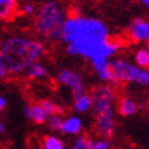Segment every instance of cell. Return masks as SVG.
Listing matches in <instances>:
<instances>
[{
    "label": "cell",
    "instance_id": "4",
    "mask_svg": "<svg viewBox=\"0 0 149 149\" xmlns=\"http://www.w3.org/2000/svg\"><path fill=\"white\" fill-rule=\"evenodd\" d=\"M111 70L120 82L149 86V70L147 69H141L137 65L130 64L125 60L115 59L111 61Z\"/></svg>",
    "mask_w": 149,
    "mask_h": 149
},
{
    "label": "cell",
    "instance_id": "24",
    "mask_svg": "<svg viewBox=\"0 0 149 149\" xmlns=\"http://www.w3.org/2000/svg\"><path fill=\"white\" fill-rule=\"evenodd\" d=\"M86 149H93V146H94V139L93 138H87L86 137Z\"/></svg>",
    "mask_w": 149,
    "mask_h": 149
},
{
    "label": "cell",
    "instance_id": "22",
    "mask_svg": "<svg viewBox=\"0 0 149 149\" xmlns=\"http://www.w3.org/2000/svg\"><path fill=\"white\" fill-rule=\"evenodd\" d=\"M6 74H8V69H6V65H5L4 60H3L1 54H0V79L4 78Z\"/></svg>",
    "mask_w": 149,
    "mask_h": 149
},
{
    "label": "cell",
    "instance_id": "29",
    "mask_svg": "<svg viewBox=\"0 0 149 149\" xmlns=\"http://www.w3.org/2000/svg\"><path fill=\"white\" fill-rule=\"evenodd\" d=\"M63 149H69V148H66V147H64V148H63Z\"/></svg>",
    "mask_w": 149,
    "mask_h": 149
},
{
    "label": "cell",
    "instance_id": "19",
    "mask_svg": "<svg viewBox=\"0 0 149 149\" xmlns=\"http://www.w3.org/2000/svg\"><path fill=\"white\" fill-rule=\"evenodd\" d=\"M39 105H40V108L43 109V111H44L48 116L55 114V111H56V104H55L54 102H52V100H49V99H44V100H42L39 103Z\"/></svg>",
    "mask_w": 149,
    "mask_h": 149
},
{
    "label": "cell",
    "instance_id": "1",
    "mask_svg": "<svg viewBox=\"0 0 149 149\" xmlns=\"http://www.w3.org/2000/svg\"><path fill=\"white\" fill-rule=\"evenodd\" d=\"M63 40L67 53L91 61L98 58H110L120 49L121 43L110 40L109 28L102 20L83 16H70L61 26Z\"/></svg>",
    "mask_w": 149,
    "mask_h": 149
},
{
    "label": "cell",
    "instance_id": "17",
    "mask_svg": "<svg viewBox=\"0 0 149 149\" xmlns=\"http://www.w3.org/2000/svg\"><path fill=\"white\" fill-rule=\"evenodd\" d=\"M91 64L93 66V69L95 70V72H100L104 70H108L111 67V63L108 58H98L91 61Z\"/></svg>",
    "mask_w": 149,
    "mask_h": 149
},
{
    "label": "cell",
    "instance_id": "9",
    "mask_svg": "<svg viewBox=\"0 0 149 149\" xmlns=\"http://www.w3.org/2000/svg\"><path fill=\"white\" fill-rule=\"evenodd\" d=\"M82 128H83L82 120H81L78 116L72 115V116L66 117L63 121L60 132H63L66 136H78L82 132Z\"/></svg>",
    "mask_w": 149,
    "mask_h": 149
},
{
    "label": "cell",
    "instance_id": "11",
    "mask_svg": "<svg viewBox=\"0 0 149 149\" xmlns=\"http://www.w3.org/2000/svg\"><path fill=\"white\" fill-rule=\"evenodd\" d=\"M17 10V0H0V20H10Z\"/></svg>",
    "mask_w": 149,
    "mask_h": 149
},
{
    "label": "cell",
    "instance_id": "7",
    "mask_svg": "<svg viewBox=\"0 0 149 149\" xmlns=\"http://www.w3.org/2000/svg\"><path fill=\"white\" fill-rule=\"evenodd\" d=\"M116 122L114 111L95 115V131L100 138L110 139L115 133Z\"/></svg>",
    "mask_w": 149,
    "mask_h": 149
},
{
    "label": "cell",
    "instance_id": "14",
    "mask_svg": "<svg viewBox=\"0 0 149 149\" xmlns=\"http://www.w3.org/2000/svg\"><path fill=\"white\" fill-rule=\"evenodd\" d=\"M26 73L29 78L37 79V78H42L47 76V69L44 65H42L39 63H33L27 67Z\"/></svg>",
    "mask_w": 149,
    "mask_h": 149
},
{
    "label": "cell",
    "instance_id": "6",
    "mask_svg": "<svg viewBox=\"0 0 149 149\" xmlns=\"http://www.w3.org/2000/svg\"><path fill=\"white\" fill-rule=\"evenodd\" d=\"M58 82L63 86L69 87L71 89L73 97L76 98L81 94H84V83H83V78L79 73L71 71V70H61L58 73Z\"/></svg>",
    "mask_w": 149,
    "mask_h": 149
},
{
    "label": "cell",
    "instance_id": "13",
    "mask_svg": "<svg viewBox=\"0 0 149 149\" xmlns=\"http://www.w3.org/2000/svg\"><path fill=\"white\" fill-rule=\"evenodd\" d=\"M27 119L32 120L33 122L38 123V125H42V123L47 122L48 115L43 111V109L40 108L39 104H33V105H29V111H28Z\"/></svg>",
    "mask_w": 149,
    "mask_h": 149
},
{
    "label": "cell",
    "instance_id": "5",
    "mask_svg": "<svg viewBox=\"0 0 149 149\" xmlns=\"http://www.w3.org/2000/svg\"><path fill=\"white\" fill-rule=\"evenodd\" d=\"M92 110L95 115L104 114L108 111H114V102L116 93L110 86H98L91 92Z\"/></svg>",
    "mask_w": 149,
    "mask_h": 149
},
{
    "label": "cell",
    "instance_id": "3",
    "mask_svg": "<svg viewBox=\"0 0 149 149\" xmlns=\"http://www.w3.org/2000/svg\"><path fill=\"white\" fill-rule=\"evenodd\" d=\"M65 21V12L56 1H48L42 6L36 18L34 27L38 34L49 37L53 32L61 29Z\"/></svg>",
    "mask_w": 149,
    "mask_h": 149
},
{
    "label": "cell",
    "instance_id": "18",
    "mask_svg": "<svg viewBox=\"0 0 149 149\" xmlns=\"http://www.w3.org/2000/svg\"><path fill=\"white\" fill-rule=\"evenodd\" d=\"M47 121H48V126L50 130H53V131H60L64 119L59 114H53L50 116H48Z\"/></svg>",
    "mask_w": 149,
    "mask_h": 149
},
{
    "label": "cell",
    "instance_id": "23",
    "mask_svg": "<svg viewBox=\"0 0 149 149\" xmlns=\"http://www.w3.org/2000/svg\"><path fill=\"white\" fill-rule=\"evenodd\" d=\"M23 12H24V14H27V15H32L33 12H34V5H33L32 3L24 4V6H23Z\"/></svg>",
    "mask_w": 149,
    "mask_h": 149
},
{
    "label": "cell",
    "instance_id": "8",
    "mask_svg": "<svg viewBox=\"0 0 149 149\" xmlns=\"http://www.w3.org/2000/svg\"><path fill=\"white\" fill-rule=\"evenodd\" d=\"M130 38L136 43L149 40V22L143 18H136L130 26Z\"/></svg>",
    "mask_w": 149,
    "mask_h": 149
},
{
    "label": "cell",
    "instance_id": "10",
    "mask_svg": "<svg viewBox=\"0 0 149 149\" xmlns=\"http://www.w3.org/2000/svg\"><path fill=\"white\" fill-rule=\"evenodd\" d=\"M119 113L122 116H133L138 111V104L132 98L125 97L119 102Z\"/></svg>",
    "mask_w": 149,
    "mask_h": 149
},
{
    "label": "cell",
    "instance_id": "25",
    "mask_svg": "<svg viewBox=\"0 0 149 149\" xmlns=\"http://www.w3.org/2000/svg\"><path fill=\"white\" fill-rule=\"evenodd\" d=\"M5 107H6V99L0 95V113L5 109Z\"/></svg>",
    "mask_w": 149,
    "mask_h": 149
},
{
    "label": "cell",
    "instance_id": "20",
    "mask_svg": "<svg viewBox=\"0 0 149 149\" xmlns=\"http://www.w3.org/2000/svg\"><path fill=\"white\" fill-rule=\"evenodd\" d=\"M111 148V142L105 138H99L94 139V146L93 149H110Z\"/></svg>",
    "mask_w": 149,
    "mask_h": 149
},
{
    "label": "cell",
    "instance_id": "26",
    "mask_svg": "<svg viewBox=\"0 0 149 149\" xmlns=\"http://www.w3.org/2000/svg\"><path fill=\"white\" fill-rule=\"evenodd\" d=\"M5 132V125H4V122L0 121V134H3Z\"/></svg>",
    "mask_w": 149,
    "mask_h": 149
},
{
    "label": "cell",
    "instance_id": "21",
    "mask_svg": "<svg viewBox=\"0 0 149 149\" xmlns=\"http://www.w3.org/2000/svg\"><path fill=\"white\" fill-rule=\"evenodd\" d=\"M84 143H86V137L84 136H77L71 149H86Z\"/></svg>",
    "mask_w": 149,
    "mask_h": 149
},
{
    "label": "cell",
    "instance_id": "2",
    "mask_svg": "<svg viewBox=\"0 0 149 149\" xmlns=\"http://www.w3.org/2000/svg\"><path fill=\"white\" fill-rule=\"evenodd\" d=\"M0 54L8 72L21 73L44 54V45L26 37H9L0 43Z\"/></svg>",
    "mask_w": 149,
    "mask_h": 149
},
{
    "label": "cell",
    "instance_id": "16",
    "mask_svg": "<svg viewBox=\"0 0 149 149\" xmlns=\"http://www.w3.org/2000/svg\"><path fill=\"white\" fill-rule=\"evenodd\" d=\"M136 65L141 69H147L149 67V52L147 49H139L134 55Z\"/></svg>",
    "mask_w": 149,
    "mask_h": 149
},
{
    "label": "cell",
    "instance_id": "15",
    "mask_svg": "<svg viewBox=\"0 0 149 149\" xmlns=\"http://www.w3.org/2000/svg\"><path fill=\"white\" fill-rule=\"evenodd\" d=\"M64 147L65 146L63 139L55 134L45 136L43 139V149H63Z\"/></svg>",
    "mask_w": 149,
    "mask_h": 149
},
{
    "label": "cell",
    "instance_id": "28",
    "mask_svg": "<svg viewBox=\"0 0 149 149\" xmlns=\"http://www.w3.org/2000/svg\"><path fill=\"white\" fill-rule=\"evenodd\" d=\"M147 50L149 52V40H148V44H147Z\"/></svg>",
    "mask_w": 149,
    "mask_h": 149
},
{
    "label": "cell",
    "instance_id": "27",
    "mask_svg": "<svg viewBox=\"0 0 149 149\" xmlns=\"http://www.w3.org/2000/svg\"><path fill=\"white\" fill-rule=\"evenodd\" d=\"M138 1H139L141 4L146 5V6H149V0H138Z\"/></svg>",
    "mask_w": 149,
    "mask_h": 149
},
{
    "label": "cell",
    "instance_id": "12",
    "mask_svg": "<svg viewBox=\"0 0 149 149\" xmlns=\"http://www.w3.org/2000/svg\"><path fill=\"white\" fill-rule=\"evenodd\" d=\"M73 109L79 114H84L88 113L92 109V99L89 97V94H81L78 97L74 98L73 102Z\"/></svg>",
    "mask_w": 149,
    "mask_h": 149
}]
</instances>
